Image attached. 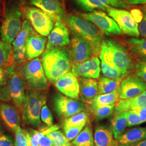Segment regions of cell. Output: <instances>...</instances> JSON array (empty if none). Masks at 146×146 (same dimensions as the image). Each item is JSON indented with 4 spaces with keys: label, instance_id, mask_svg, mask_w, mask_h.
<instances>
[{
    "label": "cell",
    "instance_id": "6da1fadb",
    "mask_svg": "<svg viewBox=\"0 0 146 146\" xmlns=\"http://www.w3.org/2000/svg\"><path fill=\"white\" fill-rule=\"evenodd\" d=\"M42 66L48 80L52 84L72 68L71 58L68 51L61 47H53L43 52Z\"/></svg>",
    "mask_w": 146,
    "mask_h": 146
},
{
    "label": "cell",
    "instance_id": "7a4b0ae2",
    "mask_svg": "<svg viewBox=\"0 0 146 146\" xmlns=\"http://www.w3.org/2000/svg\"><path fill=\"white\" fill-rule=\"evenodd\" d=\"M99 57L101 61L119 70L125 77L133 67V63L125 47L111 39L103 40Z\"/></svg>",
    "mask_w": 146,
    "mask_h": 146
},
{
    "label": "cell",
    "instance_id": "3957f363",
    "mask_svg": "<svg viewBox=\"0 0 146 146\" xmlns=\"http://www.w3.org/2000/svg\"><path fill=\"white\" fill-rule=\"evenodd\" d=\"M46 104V96L42 90L28 89L22 111V120L25 125L37 128L41 123V111Z\"/></svg>",
    "mask_w": 146,
    "mask_h": 146
},
{
    "label": "cell",
    "instance_id": "277c9868",
    "mask_svg": "<svg viewBox=\"0 0 146 146\" xmlns=\"http://www.w3.org/2000/svg\"><path fill=\"white\" fill-rule=\"evenodd\" d=\"M66 21L69 28L75 35L88 42L93 49L94 55H99L102 40L99 31L95 26L79 16L69 15Z\"/></svg>",
    "mask_w": 146,
    "mask_h": 146
},
{
    "label": "cell",
    "instance_id": "5b68a950",
    "mask_svg": "<svg viewBox=\"0 0 146 146\" xmlns=\"http://www.w3.org/2000/svg\"><path fill=\"white\" fill-rule=\"evenodd\" d=\"M26 86L25 79L13 72L5 86L0 89V102H11L21 110L26 100Z\"/></svg>",
    "mask_w": 146,
    "mask_h": 146
},
{
    "label": "cell",
    "instance_id": "8992f818",
    "mask_svg": "<svg viewBox=\"0 0 146 146\" xmlns=\"http://www.w3.org/2000/svg\"><path fill=\"white\" fill-rule=\"evenodd\" d=\"M19 73L31 89L43 90L49 87L48 79L39 58L24 63L20 67Z\"/></svg>",
    "mask_w": 146,
    "mask_h": 146
},
{
    "label": "cell",
    "instance_id": "52a82bcc",
    "mask_svg": "<svg viewBox=\"0 0 146 146\" xmlns=\"http://www.w3.org/2000/svg\"><path fill=\"white\" fill-rule=\"evenodd\" d=\"M22 12L38 34L44 36L49 35L56 22L53 17L37 7H25Z\"/></svg>",
    "mask_w": 146,
    "mask_h": 146
},
{
    "label": "cell",
    "instance_id": "ba28073f",
    "mask_svg": "<svg viewBox=\"0 0 146 146\" xmlns=\"http://www.w3.org/2000/svg\"><path fill=\"white\" fill-rule=\"evenodd\" d=\"M21 12L16 7L7 11L0 27L1 40L12 44L21 29Z\"/></svg>",
    "mask_w": 146,
    "mask_h": 146
},
{
    "label": "cell",
    "instance_id": "9c48e42d",
    "mask_svg": "<svg viewBox=\"0 0 146 146\" xmlns=\"http://www.w3.org/2000/svg\"><path fill=\"white\" fill-rule=\"evenodd\" d=\"M106 11L109 16L116 22L122 33L131 36L139 37L140 34L138 24L130 12L110 5L106 6Z\"/></svg>",
    "mask_w": 146,
    "mask_h": 146
},
{
    "label": "cell",
    "instance_id": "30bf717a",
    "mask_svg": "<svg viewBox=\"0 0 146 146\" xmlns=\"http://www.w3.org/2000/svg\"><path fill=\"white\" fill-rule=\"evenodd\" d=\"M80 16L91 22L107 35H120L122 31L116 22L110 16L101 11L81 14Z\"/></svg>",
    "mask_w": 146,
    "mask_h": 146
},
{
    "label": "cell",
    "instance_id": "8fae6325",
    "mask_svg": "<svg viewBox=\"0 0 146 146\" xmlns=\"http://www.w3.org/2000/svg\"><path fill=\"white\" fill-rule=\"evenodd\" d=\"M53 102L58 116L64 119H67L78 113L84 111L86 107L83 102L62 94L56 95L54 97Z\"/></svg>",
    "mask_w": 146,
    "mask_h": 146
},
{
    "label": "cell",
    "instance_id": "7c38bea8",
    "mask_svg": "<svg viewBox=\"0 0 146 146\" xmlns=\"http://www.w3.org/2000/svg\"><path fill=\"white\" fill-rule=\"evenodd\" d=\"M146 90V83L140 77L131 75L123 79L119 89V98L127 99L134 98Z\"/></svg>",
    "mask_w": 146,
    "mask_h": 146
},
{
    "label": "cell",
    "instance_id": "4fadbf2b",
    "mask_svg": "<svg viewBox=\"0 0 146 146\" xmlns=\"http://www.w3.org/2000/svg\"><path fill=\"white\" fill-rule=\"evenodd\" d=\"M93 55V49L88 42L77 35L72 37L70 55L74 62H83L90 59Z\"/></svg>",
    "mask_w": 146,
    "mask_h": 146
},
{
    "label": "cell",
    "instance_id": "5bb4252c",
    "mask_svg": "<svg viewBox=\"0 0 146 146\" xmlns=\"http://www.w3.org/2000/svg\"><path fill=\"white\" fill-rule=\"evenodd\" d=\"M72 71L78 78H98L101 71L100 61L98 57H95L83 62L74 63Z\"/></svg>",
    "mask_w": 146,
    "mask_h": 146
},
{
    "label": "cell",
    "instance_id": "9a60e30c",
    "mask_svg": "<svg viewBox=\"0 0 146 146\" xmlns=\"http://www.w3.org/2000/svg\"><path fill=\"white\" fill-rule=\"evenodd\" d=\"M56 88L63 94L72 99H78L80 85L77 77L73 73L68 72L55 82Z\"/></svg>",
    "mask_w": 146,
    "mask_h": 146
},
{
    "label": "cell",
    "instance_id": "2e32d148",
    "mask_svg": "<svg viewBox=\"0 0 146 146\" xmlns=\"http://www.w3.org/2000/svg\"><path fill=\"white\" fill-rule=\"evenodd\" d=\"M31 5L41 9L54 17L56 22L65 19V12L60 0H28Z\"/></svg>",
    "mask_w": 146,
    "mask_h": 146
},
{
    "label": "cell",
    "instance_id": "e0dca14e",
    "mask_svg": "<svg viewBox=\"0 0 146 146\" xmlns=\"http://www.w3.org/2000/svg\"><path fill=\"white\" fill-rule=\"evenodd\" d=\"M0 117L7 127L14 132L21 127L20 113L14 105L6 102H0Z\"/></svg>",
    "mask_w": 146,
    "mask_h": 146
},
{
    "label": "cell",
    "instance_id": "ac0fdd59",
    "mask_svg": "<svg viewBox=\"0 0 146 146\" xmlns=\"http://www.w3.org/2000/svg\"><path fill=\"white\" fill-rule=\"evenodd\" d=\"M68 28L61 22H56L48 35L46 49L53 47H64L70 43Z\"/></svg>",
    "mask_w": 146,
    "mask_h": 146
},
{
    "label": "cell",
    "instance_id": "d6986e66",
    "mask_svg": "<svg viewBox=\"0 0 146 146\" xmlns=\"http://www.w3.org/2000/svg\"><path fill=\"white\" fill-rule=\"evenodd\" d=\"M47 38L33 31L29 35L26 43L27 60H31L41 55L46 48Z\"/></svg>",
    "mask_w": 146,
    "mask_h": 146
},
{
    "label": "cell",
    "instance_id": "ffe728a7",
    "mask_svg": "<svg viewBox=\"0 0 146 146\" xmlns=\"http://www.w3.org/2000/svg\"><path fill=\"white\" fill-rule=\"evenodd\" d=\"M142 108H146V90L134 98L117 101L114 112L117 114Z\"/></svg>",
    "mask_w": 146,
    "mask_h": 146
},
{
    "label": "cell",
    "instance_id": "44dd1931",
    "mask_svg": "<svg viewBox=\"0 0 146 146\" xmlns=\"http://www.w3.org/2000/svg\"><path fill=\"white\" fill-rule=\"evenodd\" d=\"M94 139L95 146H119L112 133L104 126L100 125L95 128Z\"/></svg>",
    "mask_w": 146,
    "mask_h": 146
},
{
    "label": "cell",
    "instance_id": "7402d4cb",
    "mask_svg": "<svg viewBox=\"0 0 146 146\" xmlns=\"http://www.w3.org/2000/svg\"><path fill=\"white\" fill-rule=\"evenodd\" d=\"M146 139V127H137L127 131L117 140L120 146H126L139 142Z\"/></svg>",
    "mask_w": 146,
    "mask_h": 146
},
{
    "label": "cell",
    "instance_id": "603a6c76",
    "mask_svg": "<svg viewBox=\"0 0 146 146\" xmlns=\"http://www.w3.org/2000/svg\"><path fill=\"white\" fill-rule=\"evenodd\" d=\"M80 93L86 99L91 100L98 94V82L94 78H80Z\"/></svg>",
    "mask_w": 146,
    "mask_h": 146
},
{
    "label": "cell",
    "instance_id": "cb8c5ba5",
    "mask_svg": "<svg viewBox=\"0 0 146 146\" xmlns=\"http://www.w3.org/2000/svg\"><path fill=\"white\" fill-rule=\"evenodd\" d=\"M33 31L30 21L27 19L24 20L22 22L20 31L12 43L13 52L26 47L27 40Z\"/></svg>",
    "mask_w": 146,
    "mask_h": 146
},
{
    "label": "cell",
    "instance_id": "d4e9b609",
    "mask_svg": "<svg viewBox=\"0 0 146 146\" xmlns=\"http://www.w3.org/2000/svg\"><path fill=\"white\" fill-rule=\"evenodd\" d=\"M119 98V89L108 93L98 94L93 99L88 100V104L90 106H102L115 104Z\"/></svg>",
    "mask_w": 146,
    "mask_h": 146
},
{
    "label": "cell",
    "instance_id": "484cf974",
    "mask_svg": "<svg viewBox=\"0 0 146 146\" xmlns=\"http://www.w3.org/2000/svg\"><path fill=\"white\" fill-rule=\"evenodd\" d=\"M111 126L114 137L117 140L120 136L124 133L127 126V119L125 112L115 114L111 120Z\"/></svg>",
    "mask_w": 146,
    "mask_h": 146
},
{
    "label": "cell",
    "instance_id": "4316f807",
    "mask_svg": "<svg viewBox=\"0 0 146 146\" xmlns=\"http://www.w3.org/2000/svg\"><path fill=\"white\" fill-rule=\"evenodd\" d=\"M71 143L73 146H95L94 136L91 127H86Z\"/></svg>",
    "mask_w": 146,
    "mask_h": 146
},
{
    "label": "cell",
    "instance_id": "83f0119b",
    "mask_svg": "<svg viewBox=\"0 0 146 146\" xmlns=\"http://www.w3.org/2000/svg\"><path fill=\"white\" fill-rule=\"evenodd\" d=\"M14 62L11 44L0 40V67H9Z\"/></svg>",
    "mask_w": 146,
    "mask_h": 146
},
{
    "label": "cell",
    "instance_id": "f1b7e54d",
    "mask_svg": "<svg viewBox=\"0 0 146 146\" xmlns=\"http://www.w3.org/2000/svg\"><path fill=\"white\" fill-rule=\"evenodd\" d=\"M120 81L102 77L98 82V94H108L119 89Z\"/></svg>",
    "mask_w": 146,
    "mask_h": 146
},
{
    "label": "cell",
    "instance_id": "f546056e",
    "mask_svg": "<svg viewBox=\"0 0 146 146\" xmlns=\"http://www.w3.org/2000/svg\"><path fill=\"white\" fill-rule=\"evenodd\" d=\"M76 2L84 11L92 12L97 9L106 11L108 3L106 0H75Z\"/></svg>",
    "mask_w": 146,
    "mask_h": 146
},
{
    "label": "cell",
    "instance_id": "4dcf8cb0",
    "mask_svg": "<svg viewBox=\"0 0 146 146\" xmlns=\"http://www.w3.org/2000/svg\"><path fill=\"white\" fill-rule=\"evenodd\" d=\"M127 42L131 52L136 55L146 57V38H131Z\"/></svg>",
    "mask_w": 146,
    "mask_h": 146
},
{
    "label": "cell",
    "instance_id": "1f68e13d",
    "mask_svg": "<svg viewBox=\"0 0 146 146\" xmlns=\"http://www.w3.org/2000/svg\"><path fill=\"white\" fill-rule=\"evenodd\" d=\"M88 120V115L86 112L81 111L66 119L64 121L63 129L68 128L74 126L81 125L87 123Z\"/></svg>",
    "mask_w": 146,
    "mask_h": 146
},
{
    "label": "cell",
    "instance_id": "d6a6232c",
    "mask_svg": "<svg viewBox=\"0 0 146 146\" xmlns=\"http://www.w3.org/2000/svg\"><path fill=\"white\" fill-rule=\"evenodd\" d=\"M60 125H53L48 127L46 129L42 131H36L31 130L29 132L30 134V145L31 146H39V142L40 139L43 136L49 133H50L53 131H58L60 129Z\"/></svg>",
    "mask_w": 146,
    "mask_h": 146
},
{
    "label": "cell",
    "instance_id": "836d02e7",
    "mask_svg": "<svg viewBox=\"0 0 146 146\" xmlns=\"http://www.w3.org/2000/svg\"><path fill=\"white\" fill-rule=\"evenodd\" d=\"M115 107V104L99 107L90 106V110L98 120H102L108 117L114 112Z\"/></svg>",
    "mask_w": 146,
    "mask_h": 146
},
{
    "label": "cell",
    "instance_id": "e575fe53",
    "mask_svg": "<svg viewBox=\"0 0 146 146\" xmlns=\"http://www.w3.org/2000/svg\"><path fill=\"white\" fill-rule=\"evenodd\" d=\"M14 133V146H31V138L29 131L19 127L16 129Z\"/></svg>",
    "mask_w": 146,
    "mask_h": 146
},
{
    "label": "cell",
    "instance_id": "d590c367",
    "mask_svg": "<svg viewBox=\"0 0 146 146\" xmlns=\"http://www.w3.org/2000/svg\"><path fill=\"white\" fill-rule=\"evenodd\" d=\"M101 70L104 76L115 80L121 81L125 76L119 70L111 67L104 61H101Z\"/></svg>",
    "mask_w": 146,
    "mask_h": 146
},
{
    "label": "cell",
    "instance_id": "8d00e7d4",
    "mask_svg": "<svg viewBox=\"0 0 146 146\" xmlns=\"http://www.w3.org/2000/svg\"><path fill=\"white\" fill-rule=\"evenodd\" d=\"M47 135L52 140L54 146H73L66 136L60 131H53L48 133Z\"/></svg>",
    "mask_w": 146,
    "mask_h": 146
},
{
    "label": "cell",
    "instance_id": "74e56055",
    "mask_svg": "<svg viewBox=\"0 0 146 146\" xmlns=\"http://www.w3.org/2000/svg\"><path fill=\"white\" fill-rule=\"evenodd\" d=\"M136 74L146 83V58L139 59L135 65Z\"/></svg>",
    "mask_w": 146,
    "mask_h": 146
},
{
    "label": "cell",
    "instance_id": "f35d334b",
    "mask_svg": "<svg viewBox=\"0 0 146 146\" xmlns=\"http://www.w3.org/2000/svg\"><path fill=\"white\" fill-rule=\"evenodd\" d=\"M41 120L47 125L48 128L53 125V117L46 104L42 106L41 111Z\"/></svg>",
    "mask_w": 146,
    "mask_h": 146
},
{
    "label": "cell",
    "instance_id": "ab89813d",
    "mask_svg": "<svg viewBox=\"0 0 146 146\" xmlns=\"http://www.w3.org/2000/svg\"><path fill=\"white\" fill-rule=\"evenodd\" d=\"M85 125L83 124L81 125L74 126L68 128L63 129L65 133L66 137L69 141H73L75 137L78 135L82 131Z\"/></svg>",
    "mask_w": 146,
    "mask_h": 146
},
{
    "label": "cell",
    "instance_id": "60d3db41",
    "mask_svg": "<svg viewBox=\"0 0 146 146\" xmlns=\"http://www.w3.org/2000/svg\"><path fill=\"white\" fill-rule=\"evenodd\" d=\"M125 113L127 119V126L131 127L142 124L139 116L135 111L134 110H129L125 111Z\"/></svg>",
    "mask_w": 146,
    "mask_h": 146
},
{
    "label": "cell",
    "instance_id": "b9f144b4",
    "mask_svg": "<svg viewBox=\"0 0 146 146\" xmlns=\"http://www.w3.org/2000/svg\"><path fill=\"white\" fill-rule=\"evenodd\" d=\"M13 58L14 62L16 64L25 62L27 60L26 48L24 47L13 52Z\"/></svg>",
    "mask_w": 146,
    "mask_h": 146
},
{
    "label": "cell",
    "instance_id": "7bdbcfd3",
    "mask_svg": "<svg viewBox=\"0 0 146 146\" xmlns=\"http://www.w3.org/2000/svg\"><path fill=\"white\" fill-rule=\"evenodd\" d=\"M11 73L8 70H5L3 67H0V89L3 87L7 84Z\"/></svg>",
    "mask_w": 146,
    "mask_h": 146
},
{
    "label": "cell",
    "instance_id": "ee69618b",
    "mask_svg": "<svg viewBox=\"0 0 146 146\" xmlns=\"http://www.w3.org/2000/svg\"><path fill=\"white\" fill-rule=\"evenodd\" d=\"M0 146H14V141L11 136L3 134L0 136Z\"/></svg>",
    "mask_w": 146,
    "mask_h": 146
},
{
    "label": "cell",
    "instance_id": "f6af8a7d",
    "mask_svg": "<svg viewBox=\"0 0 146 146\" xmlns=\"http://www.w3.org/2000/svg\"><path fill=\"white\" fill-rule=\"evenodd\" d=\"M139 31L142 36L146 38V13H143V18L138 26Z\"/></svg>",
    "mask_w": 146,
    "mask_h": 146
},
{
    "label": "cell",
    "instance_id": "bcb514c9",
    "mask_svg": "<svg viewBox=\"0 0 146 146\" xmlns=\"http://www.w3.org/2000/svg\"><path fill=\"white\" fill-rule=\"evenodd\" d=\"M108 5L114 8L119 9H125L127 8V5L123 0H106Z\"/></svg>",
    "mask_w": 146,
    "mask_h": 146
},
{
    "label": "cell",
    "instance_id": "7dc6e473",
    "mask_svg": "<svg viewBox=\"0 0 146 146\" xmlns=\"http://www.w3.org/2000/svg\"><path fill=\"white\" fill-rule=\"evenodd\" d=\"M136 113L139 116L140 120L141 121L142 123L146 122V108H137L134 110Z\"/></svg>",
    "mask_w": 146,
    "mask_h": 146
},
{
    "label": "cell",
    "instance_id": "c3c4849f",
    "mask_svg": "<svg viewBox=\"0 0 146 146\" xmlns=\"http://www.w3.org/2000/svg\"><path fill=\"white\" fill-rule=\"evenodd\" d=\"M131 14L137 23L140 22L143 16V13H142L139 9H134L131 11Z\"/></svg>",
    "mask_w": 146,
    "mask_h": 146
},
{
    "label": "cell",
    "instance_id": "681fc988",
    "mask_svg": "<svg viewBox=\"0 0 146 146\" xmlns=\"http://www.w3.org/2000/svg\"><path fill=\"white\" fill-rule=\"evenodd\" d=\"M126 4L131 5H138L146 4V0H123Z\"/></svg>",
    "mask_w": 146,
    "mask_h": 146
},
{
    "label": "cell",
    "instance_id": "f907efd6",
    "mask_svg": "<svg viewBox=\"0 0 146 146\" xmlns=\"http://www.w3.org/2000/svg\"><path fill=\"white\" fill-rule=\"evenodd\" d=\"M146 146V139L140 141L139 142L136 143L134 144H132V145H126V146Z\"/></svg>",
    "mask_w": 146,
    "mask_h": 146
},
{
    "label": "cell",
    "instance_id": "816d5d0a",
    "mask_svg": "<svg viewBox=\"0 0 146 146\" xmlns=\"http://www.w3.org/2000/svg\"><path fill=\"white\" fill-rule=\"evenodd\" d=\"M4 131H5L4 126L3 125L1 121L0 120V136H1L3 134Z\"/></svg>",
    "mask_w": 146,
    "mask_h": 146
},
{
    "label": "cell",
    "instance_id": "f5cc1de1",
    "mask_svg": "<svg viewBox=\"0 0 146 146\" xmlns=\"http://www.w3.org/2000/svg\"><path fill=\"white\" fill-rule=\"evenodd\" d=\"M145 9H146V5H145Z\"/></svg>",
    "mask_w": 146,
    "mask_h": 146
}]
</instances>
